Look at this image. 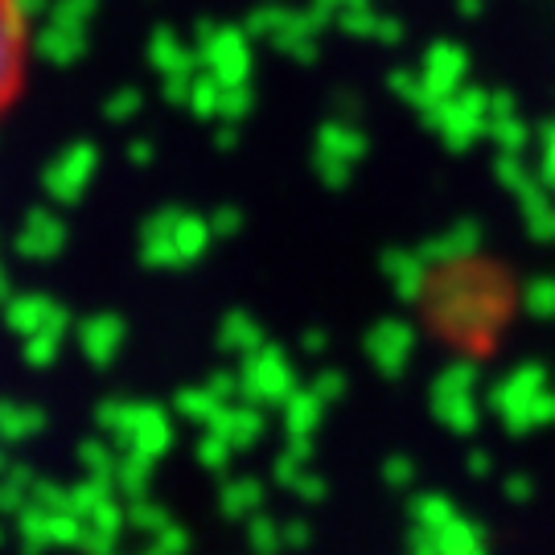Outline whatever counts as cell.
<instances>
[{"mask_svg":"<svg viewBox=\"0 0 555 555\" xmlns=\"http://www.w3.org/2000/svg\"><path fill=\"white\" fill-rule=\"evenodd\" d=\"M34 9L29 0H0V124L17 112L34 79Z\"/></svg>","mask_w":555,"mask_h":555,"instance_id":"obj_1","label":"cell"}]
</instances>
